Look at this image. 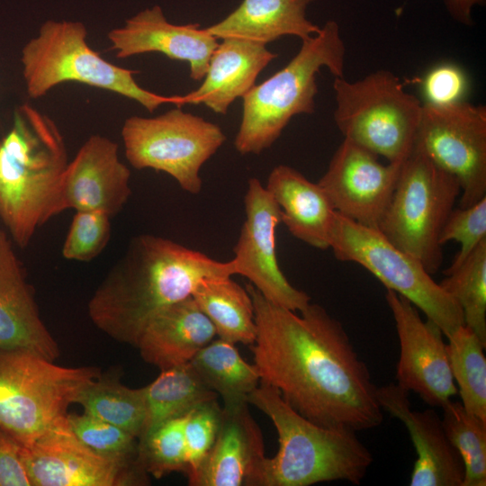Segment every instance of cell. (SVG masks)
Here are the masks:
<instances>
[{"mask_svg": "<svg viewBox=\"0 0 486 486\" xmlns=\"http://www.w3.org/2000/svg\"><path fill=\"white\" fill-rule=\"evenodd\" d=\"M246 289L254 305L250 349L260 381L321 427L357 432L380 426L377 387L341 322L320 304L310 302L298 315L251 284Z\"/></svg>", "mask_w": 486, "mask_h": 486, "instance_id": "cell-1", "label": "cell"}, {"mask_svg": "<svg viewBox=\"0 0 486 486\" xmlns=\"http://www.w3.org/2000/svg\"><path fill=\"white\" fill-rule=\"evenodd\" d=\"M237 274L233 259L221 262L172 239L134 237L87 304L94 325L112 339L136 347L160 312L193 294L202 282Z\"/></svg>", "mask_w": 486, "mask_h": 486, "instance_id": "cell-2", "label": "cell"}, {"mask_svg": "<svg viewBox=\"0 0 486 486\" xmlns=\"http://www.w3.org/2000/svg\"><path fill=\"white\" fill-rule=\"evenodd\" d=\"M68 164L55 122L29 104L20 105L0 140V219L18 247L26 248L37 229L60 213Z\"/></svg>", "mask_w": 486, "mask_h": 486, "instance_id": "cell-3", "label": "cell"}, {"mask_svg": "<svg viewBox=\"0 0 486 486\" xmlns=\"http://www.w3.org/2000/svg\"><path fill=\"white\" fill-rule=\"evenodd\" d=\"M248 402L271 419L278 435V451L274 457L265 458L258 486H310L333 481L361 483L374 458L356 432L310 421L274 387L261 381Z\"/></svg>", "mask_w": 486, "mask_h": 486, "instance_id": "cell-4", "label": "cell"}, {"mask_svg": "<svg viewBox=\"0 0 486 486\" xmlns=\"http://www.w3.org/2000/svg\"><path fill=\"white\" fill-rule=\"evenodd\" d=\"M346 46L339 25L328 21L302 40L296 55L282 69L243 97L242 118L234 140L241 155H258L280 137L292 117L315 111L317 75L326 68L334 77L344 76Z\"/></svg>", "mask_w": 486, "mask_h": 486, "instance_id": "cell-5", "label": "cell"}, {"mask_svg": "<svg viewBox=\"0 0 486 486\" xmlns=\"http://www.w3.org/2000/svg\"><path fill=\"white\" fill-rule=\"evenodd\" d=\"M86 36L80 22L49 20L40 26L21 55L30 98H40L59 84L76 82L136 101L150 112L162 104H175L176 95L165 96L141 87L134 78L138 71L103 58L87 44Z\"/></svg>", "mask_w": 486, "mask_h": 486, "instance_id": "cell-6", "label": "cell"}, {"mask_svg": "<svg viewBox=\"0 0 486 486\" xmlns=\"http://www.w3.org/2000/svg\"><path fill=\"white\" fill-rule=\"evenodd\" d=\"M460 194L457 179L414 142L377 229L435 274L443 261L440 233Z\"/></svg>", "mask_w": 486, "mask_h": 486, "instance_id": "cell-7", "label": "cell"}, {"mask_svg": "<svg viewBox=\"0 0 486 486\" xmlns=\"http://www.w3.org/2000/svg\"><path fill=\"white\" fill-rule=\"evenodd\" d=\"M334 121L344 139L382 156L404 161L420 122L423 103L404 89L398 76L378 69L349 81L335 77Z\"/></svg>", "mask_w": 486, "mask_h": 486, "instance_id": "cell-8", "label": "cell"}, {"mask_svg": "<svg viewBox=\"0 0 486 486\" xmlns=\"http://www.w3.org/2000/svg\"><path fill=\"white\" fill-rule=\"evenodd\" d=\"M100 375L97 367H67L27 351H0V428L20 445L31 444L65 419L79 392Z\"/></svg>", "mask_w": 486, "mask_h": 486, "instance_id": "cell-9", "label": "cell"}, {"mask_svg": "<svg viewBox=\"0 0 486 486\" xmlns=\"http://www.w3.org/2000/svg\"><path fill=\"white\" fill-rule=\"evenodd\" d=\"M329 248L338 260L362 266L387 290L409 300L446 338L464 325L458 302L418 259L391 243L378 229L336 212Z\"/></svg>", "mask_w": 486, "mask_h": 486, "instance_id": "cell-10", "label": "cell"}, {"mask_svg": "<svg viewBox=\"0 0 486 486\" xmlns=\"http://www.w3.org/2000/svg\"><path fill=\"white\" fill-rule=\"evenodd\" d=\"M122 138L125 157L134 168L166 173L192 194L202 190V166L226 140L218 124L180 107L156 117L127 118Z\"/></svg>", "mask_w": 486, "mask_h": 486, "instance_id": "cell-11", "label": "cell"}, {"mask_svg": "<svg viewBox=\"0 0 486 486\" xmlns=\"http://www.w3.org/2000/svg\"><path fill=\"white\" fill-rule=\"evenodd\" d=\"M415 142L461 188L460 207L486 197V107L461 101L423 104Z\"/></svg>", "mask_w": 486, "mask_h": 486, "instance_id": "cell-12", "label": "cell"}, {"mask_svg": "<svg viewBox=\"0 0 486 486\" xmlns=\"http://www.w3.org/2000/svg\"><path fill=\"white\" fill-rule=\"evenodd\" d=\"M21 457L32 486H122L148 482L139 460L121 461L96 453L76 436L67 418L22 446Z\"/></svg>", "mask_w": 486, "mask_h": 486, "instance_id": "cell-13", "label": "cell"}, {"mask_svg": "<svg viewBox=\"0 0 486 486\" xmlns=\"http://www.w3.org/2000/svg\"><path fill=\"white\" fill-rule=\"evenodd\" d=\"M244 204L246 220L233 249L237 274L248 278L268 301L293 311L303 310L310 297L288 281L277 261L280 207L256 177L248 179Z\"/></svg>", "mask_w": 486, "mask_h": 486, "instance_id": "cell-14", "label": "cell"}, {"mask_svg": "<svg viewBox=\"0 0 486 486\" xmlns=\"http://www.w3.org/2000/svg\"><path fill=\"white\" fill-rule=\"evenodd\" d=\"M385 301L400 342L396 384L415 392L428 405L442 408L458 390L441 329L431 320H423L417 308L401 295L386 289Z\"/></svg>", "mask_w": 486, "mask_h": 486, "instance_id": "cell-15", "label": "cell"}, {"mask_svg": "<svg viewBox=\"0 0 486 486\" xmlns=\"http://www.w3.org/2000/svg\"><path fill=\"white\" fill-rule=\"evenodd\" d=\"M402 162L382 164L377 155L344 139L318 183L337 212L377 229Z\"/></svg>", "mask_w": 486, "mask_h": 486, "instance_id": "cell-16", "label": "cell"}, {"mask_svg": "<svg viewBox=\"0 0 486 486\" xmlns=\"http://www.w3.org/2000/svg\"><path fill=\"white\" fill-rule=\"evenodd\" d=\"M130 179V171L120 160L117 144L92 135L68 164L59 190V212L95 211L112 218L131 195Z\"/></svg>", "mask_w": 486, "mask_h": 486, "instance_id": "cell-17", "label": "cell"}, {"mask_svg": "<svg viewBox=\"0 0 486 486\" xmlns=\"http://www.w3.org/2000/svg\"><path fill=\"white\" fill-rule=\"evenodd\" d=\"M111 50L118 58L159 52L175 60L186 61L190 77L202 80L218 40L199 23L169 22L158 5L144 9L108 32Z\"/></svg>", "mask_w": 486, "mask_h": 486, "instance_id": "cell-18", "label": "cell"}, {"mask_svg": "<svg viewBox=\"0 0 486 486\" xmlns=\"http://www.w3.org/2000/svg\"><path fill=\"white\" fill-rule=\"evenodd\" d=\"M248 402L223 405L213 445L190 474L191 486H258L264 438Z\"/></svg>", "mask_w": 486, "mask_h": 486, "instance_id": "cell-19", "label": "cell"}, {"mask_svg": "<svg viewBox=\"0 0 486 486\" xmlns=\"http://www.w3.org/2000/svg\"><path fill=\"white\" fill-rule=\"evenodd\" d=\"M409 393L396 383L376 389L380 407L404 424L415 447L410 485L462 486L464 463L446 434L442 418L432 409L412 410Z\"/></svg>", "mask_w": 486, "mask_h": 486, "instance_id": "cell-20", "label": "cell"}, {"mask_svg": "<svg viewBox=\"0 0 486 486\" xmlns=\"http://www.w3.org/2000/svg\"><path fill=\"white\" fill-rule=\"evenodd\" d=\"M12 350L27 351L51 361L59 356L11 238L0 230V351Z\"/></svg>", "mask_w": 486, "mask_h": 486, "instance_id": "cell-21", "label": "cell"}, {"mask_svg": "<svg viewBox=\"0 0 486 486\" xmlns=\"http://www.w3.org/2000/svg\"><path fill=\"white\" fill-rule=\"evenodd\" d=\"M214 50L201 86L175 104H203L212 112L226 114L231 104L255 85L260 72L276 57L266 45L240 38H223Z\"/></svg>", "mask_w": 486, "mask_h": 486, "instance_id": "cell-22", "label": "cell"}, {"mask_svg": "<svg viewBox=\"0 0 486 486\" xmlns=\"http://www.w3.org/2000/svg\"><path fill=\"white\" fill-rule=\"evenodd\" d=\"M281 209L282 222L299 240L328 249L336 211L319 183L286 165L272 169L266 186Z\"/></svg>", "mask_w": 486, "mask_h": 486, "instance_id": "cell-23", "label": "cell"}, {"mask_svg": "<svg viewBox=\"0 0 486 486\" xmlns=\"http://www.w3.org/2000/svg\"><path fill=\"white\" fill-rule=\"evenodd\" d=\"M216 336L213 324L191 295L157 315L136 347L146 363L164 370L190 362Z\"/></svg>", "mask_w": 486, "mask_h": 486, "instance_id": "cell-24", "label": "cell"}, {"mask_svg": "<svg viewBox=\"0 0 486 486\" xmlns=\"http://www.w3.org/2000/svg\"><path fill=\"white\" fill-rule=\"evenodd\" d=\"M312 1L243 0L223 20L206 29L217 39L234 37L265 45L283 36L303 40L320 29L306 16Z\"/></svg>", "mask_w": 486, "mask_h": 486, "instance_id": "cell-25", "label": "cell"}, {"mask_svg": "<svg viewBox=\"0 0 486 486\" xmlns=\"http://www.w3.org/2000/svg\"><path fill=\"white\" fill-rule=\"evenodd\" d=\"M192 296L220 338L248 346L255 342L256 328L251 296L231 277L206 280Z\"/></svg>", "mask_w": 486, "mask_h": 486, "instance_id": "cell-26", "label": "cell"}, {"mask_svg": "<svg viewBox=\"0 0 486 486\" xmlns=\"http://www.w3.org/2000/svg\"><path fill=\"white\" fill-rule=\"evenodd\" d=\"M235 345L214 338L189 362L225 406L248 402V395L260 382L256 367L241 357Z\"/></svg>", "mask_w": 486, "mask_h": 486, "instance_id": "cell-27", "label": "cell"}, {"mask_svg": "<svg viewBox=\"0 0 486 486\" xmlns=\"http://www.w3.org/2000/svg\"><path fill=\"white\" fill-rule=\"evenodd\" d=\"M160 371V374L144 387L147 419L142 435L166 420L185 416L197 406L218 400V394L202 380L189 362Z\"/></svg>", "mask_w": 486, "mask_h": 486, "instance_id": "cell-28", "label": "cell"}, {"mask_svg": "<svg viewBox=\"0 0 486 486\" xmlns=\"http://www.w3.org/2000/svg\"><path fill=\"white\" fill-rule=\"evenodd\" d=\"M75 403L85 413L117 426L140 438L147 419L145 388H130L102 375L87 383Z\"/></svg>", "mask_w": 486, "mask_h": 486, "instance_id": "cell-29", "label": "cell"}, {"mask_svg": "<svg viewBox=\"0 0 486 486\" xmlns=\"http://www.w3.org/2000/svg\"><path fill=\"white\" fill-rule=\"evenodd\" d=\"M447 339L448 361L461 403L468 412L486 421V345L465 325Z\"/></svg>", "mask_w": 486, "mask_h": 486, "instance_id": "cell-30", "label": "cell"}, {"mask_svg": "<svg viewBox=\"0 0 486 486\" xmlns=\"http://www.w3.org/2000/svg\"><path fill=\"white\" fill-rule=\"evenodd\" d=\"M440 285L462 308L464 325L486 345V239Z\"/></svg>", "mask_w": 486, "mask_h": 486, "instance_id": "cell-31", "label": "cell"}, {"mask_svg": "<svg viewBox=\"0 0 486 486\" xmlns=\"http://www.w3.org/2000/svg\"><path fill=\"white\" fill-rule=\"evenodd\" d=\"M442 422L464 468L462 486L486 485V421L468 412L461 402H446Z\"/></svg>", "mask_w": 486, "mask_h": 486, "instance_id": "cell-32", "label": "cell"}, {"mask_svg": "<svg viewBox=\"0 0 486 486\" xmlns=\"http://www.w3.org/2000/svg\"><path fill=\"white\" fill-rule=\"evenodd\" d=\"M185 416L166 420L139 438L138 460L148 474L158 479L174 472L185 474Z\"/></svg>", "mask_w": 486, "mask_h": 486, "instance_id": "cell-33", "label": "cell"}, {"mask_svg": "<svg viewBox=\"0 0 486 486\" xmlns=\"http://www.w3.org/2000/svg\"><path fill=\"white\" fill-rule=\"evenodd\" d=\"M76 436L96 453L121 461H137L139 438L128 431L89 414H68Z\"/></svg>", "mask_w": 486, "mask_h": 486, "instance_id": "cell-34", "label": "cell"}, {"mask_svg": "<svg viewBox=\"0 0 486 486\" xmlns=\"http://www.w3.org/2000/svg\"><path fill=\"white\" fill-rule=\"evenodd\" d=\"M111 217L95 211H76L62 247L68 260L89 262L99 256L111 238Z\"/></svg>", "mask_w": 486, "mask_h": 486, "instance_id": "cell-35", "label": "cell"}, {"mask_svg": "<svg viewBox=\"0 0 486 486\" xmlns=\"http://www.w3.org/2000/svg\"><path fill=\"white\" fill-rule=\"evenodd\" d=\"M486 239V197L468 207L454 208L440 233L442 246L454 240L460 244L445 273L458 267L467 256Z\"/></svg>", "mask_w": 486, "mask_h": 486, "instance_id": "cell-36", "label": "cell"}, {"mask_svg": "<svg viewBox=\"0 0 486 486\" xmlns=\"http://www.w3.org/2000/svg\"><path fill=\"white\" fill-rule=\"evenodd\" d=\"M221 407L218 400L201 404L185 416L184 438L187 470L192 474L211 450L216 437Z\"/></svg>", "mask_w": 486, "mask_h": 486, "instance_id": "cell-37", "label": "cell"}, {"mask_svg": "<svg viewBox=\"0 0 486 486\" xmlns=\"http://www.w3.org/2000/svg\"><path fill=\"white\" fill-rule=\"evenodd\" d=\"M468 86L467 76L460 67L439 64L428 71L421 81L423 104L446 105L464 101Z\"/></svg>", "mask_w": 486, "mask_h": 486, "instance_id": "cell-38", "label": "cell"}, {"mask_svg": "<svg viewBox=\"0 0 486 486\" xmlns=\"http://www.w3.org/2000/svg\"><path fill=\"white\" fill-rule=\"evenodd\" d=\"M21 446L0 428V486H32L21 457Z\"/></svg>", "mask_w": 486, "mask_h": 486, "instance_id": "cell-39", "label": "cell"}, {"mask_svg": "<svg viewBox=\"0 0 486 486\" xmlns=\"http://www.w3.org/2000/svg\"><path fill=\"white\" fill-rule=\"evenodd\" d=\"M485 0H444L451 17L464 25H471L472 11L476 5L483 4Z\"/></svg>", "mask_w": 486, "mask_h": 486, "instance_id": "cell-40", "label": "cell"}]
</instances>
